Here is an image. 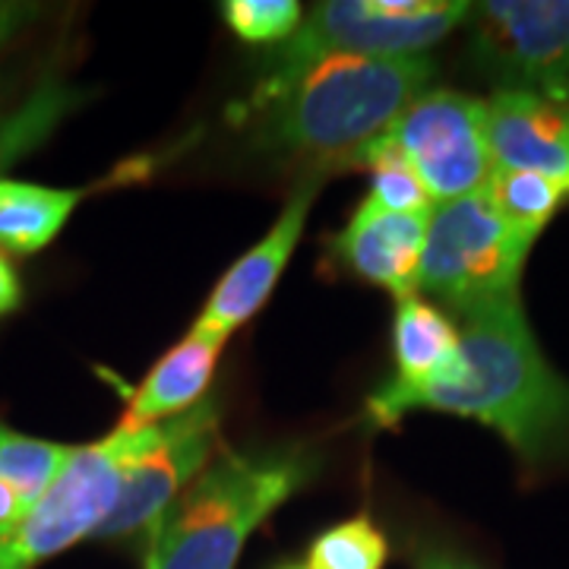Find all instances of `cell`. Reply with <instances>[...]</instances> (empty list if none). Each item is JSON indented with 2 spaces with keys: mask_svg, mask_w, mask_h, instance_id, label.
I'll list each match as a JSON object with an SVG mask.
<instances>
[{
  "mask_svg": "<svg viewBox=\"0 0 569 569\" xmlns=\"http://www.w3.org/2000/svg\"><path fill=\"white\" fill-rule=\"evenodd\" d=\"M39 17L36 3H20V0H0V51L20 36L29 22Z\"/></svg>",
  "mask_w": 569,
  "mask_h": 569,
  "instance_id": "23",
  "label": "cell"
},
{
  "mask_svg": "<svg viewBox=\"0 0 569 569\" xmlns=\"http://www.w3.org/2000/svg\"><path fill=\"white\" fill-rule=\"evenodd\" d=\"M427 222L430 212H389L365 197L346 228L329 238V250L346 272L406 301L421 288Z\"/></svg>",
  "mask_w": 569,
  "mask_h": 569,
  "instance_id": "11",
  "label": "cell"
},
{
  "mask_svg": "<svg viewBox=\"0 0 569 569\" xmlns=\"http://www.w3.org/2000/svg\"><path fill=\"white\" fill-rule=\"evenodd\" d=\"M3 118H7V114H0V121H3Z\"/></svg>",
  "mask_w": 569,
  "mask_h": 569,
  "instance_id": "27",
  "label": "cell"
},
{
  "mask_svg": "<svg viewBox=\"0 0 569 569\" xmlns=\"http://www.w3.org/2000/svg\"><path fill=\"white\" fill-rule=\"evenodd\" d=\"M317 193H320V183L310 181L298 187V193L284 203L276 224L216 282L193 329L228 339L238 326L250 323L257 317V310L269 301V295L282 279L284 266L291 263V253L305 234L307 216Z\"/></svg>",
  "mask_w": 569,
  "mask_h": 569,
  "instance_id": "10",
  "label": "cell"
},
{
  "mask_svg": "<svg viewBox=\"0 0 569 569\" xmlns=\"http://www.w3.org/2000/svg\"><path fill=\"white\" fill-rule=\"evenodd\" d=\"M387 557V535L367 516H355L317 535L305 563L310 569H383Z\"/></svg>",
  "mask_w": 569,
  "mask_h": 569,
  "instance_id": "20",
  "label": "cell"
},
{
  "mask_svg": "<svg viewBox=\"0 0 569 569\" xmlns=\"http://www.w3.org/2000/svg\"><path fill=\"white\" fill-rule=\"evenodd\" d=\"M224 342L228 339L190 329L178 346L164 351L156 367L146 373V380L133 389L130 406L118 427L142 430V427L162 425L168 418H178L183 411L200 406L206 389L212 383Z\"/></svg>",
  "mask_w": 569,
  "mask_h": 569,
  "instance_id": "14",
  "label": "cell"
},
{
  "mask_svg": "<svg viewBox=\"0 0 569 569\" xmlns=\"http://www.w3.org/2000/svg\"><path fill=\"white\" fill-rule=\"evenodd\" d=\"M437 77L427 54L411 58H326L279 86L253 89L241 108L253 142L291 159L351 164L383 137Z\"/></svg>",
  "mask_w": 569,
  "mask_h": 569,
  "instance_id": "2",
  "label": "cell"
},
{
  "mask_svg": "<svg viewBox=\"0 0 569 569\" xmlns=\"http://www.w3.org/2000/svg\"><path fill=\"white\" fill-rule=\"evenodd\" d=\"M216 440H219V406L212 399H203L197 408L162 421L159 440L127 466L118 500L92 538L99 541L142 538L149 545L171 503L209 466Z\"/></svg>",
  "mask_w": 569,
  "mask_h": 569,
  "instance_id": "9",
  "label": "cell"
},
{
  "mask_svg": "<svg viewBox=\"0 0 569 569\" xmlns=\"http://www.w3.org/2000/svg\"><path fill=\"white\" fill-rule=\"evenodd\" d=\"M411 569H488L471 560L462 550L443 548V545H415L411 548Z\"/></svg>",
  "mask_w": 569,
  "mask_h": 569,
  "instance_id": "22",
  "label": "cell"
},
{
  "mask_svg": "<svg viewBox=\"0 0 569 569\" xmlns=\"http://www.w3.org/2000/svg\"><path fill=\"white\" fill-rule=\"evenodd\" d=\"M493 168L531 171L569 187V102L497 89L485 102Z\"/></svg>",
  "mask_w": 569,
  "mask_h": 569,
  "instance_id": "12",
  "label": "cell"
},
{
  "mask_svg": "<svg viewBox=\"0 0 569 569\" xmlns=\"http://www.w3.org/2000/svg\"><path fill=\"white\" fill-rule=\"evenodd\" d=\"M279 569H310V567H307V563H284V567Z\"/></svg>",
  "mask_w": 569,
  "mask_h": 569,
  "instance_id": "26",
  "label": "cell"
},
{
  "mask_svg": "<svg viewBox=\"0 0 569 569\" xmlns=\"http://www.w3.org/2000/svg\"><path fill=\"white\" fill-rule=\"evenodd\" d=\"M82 96L61 80L39 82L13 111H7V118L0 121V171L7 164L20 162L22 156H29L32 149H39L48 140L58 123L80 108Z\"/></svg>",
  "mask_w": 569,
  "mask_h": 569,
  "instance_id": "16",
  "label": "cell"
},
{
  "mask_svg": "<svg viewBox=\"0 0 569 569\" xmlns=\"http://www.w3.org/2000/svg\"><path fill=\"white\" fill-rule=\"evenodd\" d=\"M485 193L490 206L509 224L529 231L535 238L548 228L550 219L560 212V206L569 200V187L563 183L531 174V171H503V168H493Z\"/></svg>",
  "mask_w": 569,
  "mask_h": 569,
  "instance_id": "19",
  "label": "cell"
},
{
  "mask_svg": "<svg viewBox=\"0 0 569 569\" xmlns=\"http://www.w3.org/2000/svg\"><path fill=\"white\" fill-rule=\"evenodd\" d=\"M466 0H326L279 44L257 89L279 86L326 58H411L471 20Z\"/></svg>",
  "mask_w": 569,
  "mask_h": 569,
  "instance_id": "4",
  "label": "cell"
},
{
  "mask_svg": "<svg viewBox=\"0 0 569 569\" xmlns=\"http://www.w3.org/2000/svg\"><path fill=\"white\" fill-rule=\"evenodd\" d=\"M538 238L509 224L488 193L433 206L421 257V291L459 317L475 307L519 298L522 269Z\"/></svg>",
  "mask_w": 569,
  "mask_h": 569,
  "instance_id": "5",
  "label": "cell"
},
{
  "mask_svg": "<svg viewBox=\"0 0 569 569\" xmlns=\"http://www.w3.org/2000/svg\"><path fill=\"white\" fill-rule=\"evenodd\" d=\"M77 447L26 437L0 421V481L17 490L26 509L39 503L63 475Z\"/></svg>",
  "mask_w": 569,
  "mask_h": 569,
  "instance_id": "17",
  "label": "cell"
},
{
  "mask_svg": "<svg viewBox=\"0 0 569 569\" xmlns=\"http://www.w3.org/2000/svg\"><path fill=\"white\" fill-rule=\"evenodd\" d=\"M222 20L247 44H282L305 20V7L295 0H228Z\"/></svg>",
  "mask_w": 569,
  "mask_h": 569,
  "instance_id": "21",
  "label": "cell"
},
{
  "mask_svg": "<svg viewBox=\"0 0 569 569\" xmlns=\"http://www.w3.org/2000/svg\"><path fill=\"white\" fill-rule=\"evenodd\" d=\"M162 425L111 430L99 443L77 447L54 488L26 512L17 529L0 538V569H36L44 560L92 538L118 500L127 466L152 447Z\"/></svg>",
  "mask_w": 569,
  "mask_h": 569,
  "instance_id": "6",
  "label": "cell"
},
{
  "mask_svg": "<svg viewBox=\"0 0 569 569\" xmlns=\"http://www.w3.org/2000/svg\"><path fill=\"white\" fill-rule=\"evenodd\" d=\"M392 361L396 377L367 399L370 421H380L383 411L418 389L449 380L462 367L459 326L440 307L427 305L418 295L399 301L392 323Z\"/></svg>",
  "mask_w": 569,
  "mask_h": 569,
  "instance_id": "13",
  "label": "cell"
},
{
  "mask_svg": "<svg viewBox=\"0 0 569 569\" xmlns=\"http://www.w3.org/2000/svg\"><path fill=\"white\" fill-rule=\"evenodd\" d=\"M351 164H361L370 174V193L367 200L389 209V212H411V216H427L433 212V200L427 193L425 181L411 168L406 152L389 140V133L367 142L365 149L351 159Z\"/></svg>",
  "mask_w": 569,
  "mask_h": 569,
  "instance_id": "18",
  "label": "cell"
},
{
  "mask_svg": "<svg viewBox=\"0 0 569 569\" xmlns=\"http://www.w3.org/2000/svg\"><path fill=\"white\" fill-rule=\"evenodd\" d=\"M468 22L475 70L500 89L569 102V0H488Z\"/></svg>",
  "mask_w": 569,
  "mask_h": 569,
  "instance_id": "7",
  "label": "cell"
},
{
  "mask_svg": "<svg viewBox=\"0 0 569 569\" xmlns=\"http://www.w3.org/2000/svg\"><path fill=\"white\" fill-rule=\"evenodd\" d=\"M86 187H44L0 174V247L13 253H39L51 244L82 203Z\"/></svg>",
  "mask_w": 569,
  "mask_h": 569,
  "instance_id": "15",
  "label": "cell"
},
{
  "mask_svg": "<svg viewBox=\"0 0 569 569\" xmlns=\"http://www.w3.org/2000/svg\"><path fill=\"white\" fill-rule=\"evenodd\" d=\"M26 512H29V509H26V503L17 497V490L0 481V538H7L10 531L17 529L22 519H26Z\"/></svg>",
  "mask_w": 569,
  "mask_h": 569,
  "instance_id": "25",
  "label": "cell"
},
{
  "mask_svg": "<svg viewBox=\"0 0 569 569\" xmlns=\"http://www.w3.org/2000/svg\"><path fill=\"white\" fill-rule=\"evenodd\" d=\"M298 449L224 452L183 488L146 545V569H234L247 538L313 478Z\"/></svg>",
  "mask_w": 569,
  "mask_h": 569,
  "instance_id": "3",
  "label": "cell"
},
{
  "mask_svg": "<svg viewBox=\"0 0 569 569\" xmlns=\"http://www.w3.org/2000/svg\"><path fill=\"white\" fill-rule=\"evenodd\" d=\"M433 206L485 190L493 174L485 102L456 89H427L387 130Z\"/></svg>",
  "mask_w": 569,
  "mask_h": 569,
  "instance_id": "8",
  "label": "cell"
},
{
  "mask_svg": "<svg viewBox=\"0 0 569 569\" xmlns=\"http://www.w3.org/2000/svg\"><path fill=\"white\" fill-rule=\"evenodd\" d=\"M459 342L462 367L399 399L377 425H399L418 408L459 415L500 433L529 478L569 475V380L541 355L522 301L462 313Z\"/></svg>",
  "mask_w": 569,
  "mask_h": 569,
  "instance_id": "1",
  "label": "cell"
},
{
  "mask_svg": "<svg viewBox=\"0 0 569 569\" xmlns=\"http://www.w3.org/2000/svg\"><path fill=\"white\" fill-rule=\"evenodd\" d=\"M22 301V284L13 263L0 253V317L13 313Z\"/></svg>",
  "mask_w": 569,
  "mask_h": 569,
  "instance_id": "24",
  "label": "cell"
}]
</instances>
